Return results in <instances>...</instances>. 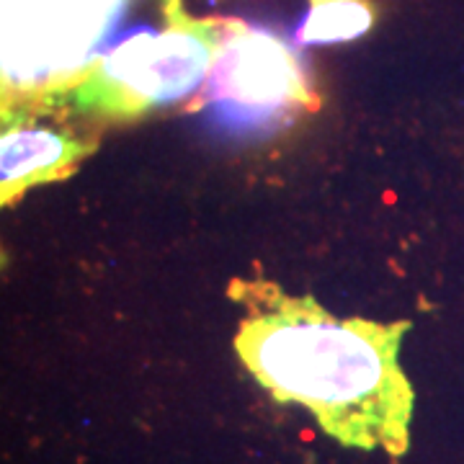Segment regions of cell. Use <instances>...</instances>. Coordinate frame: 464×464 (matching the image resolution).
Listing matches in <instances>:
<instances>
[{
    "mask_svg": "<svg viewBox=\"0 0 464 464\" xmlns=\"http://www.w3.org/2000/svg\"><path fill=\"white\" fill-rule=\"evenodd\" d=\"M248 315L235 351L258 385L300 402L346 446L407 451L413 390L397 361L407 322L338 320L312 297H289L268 281H232Z\"/></svg>",
    "mask_w": 464,
    "mask_h": 464,
    "instance_id": "obj_1",
    "label": "cell"
},
{
    "mask_svg": "<svg viewBox=\"0 0 464 464\" xmlns=\"http://www.w3.org/2000/svg\"><path fill=\"white\" fill-rule=\"evenodd\" d=\"M217 39L207 23H173L163 34H142L119 44L101 64L80 103L111 116H135L155 103L183 98L209 75Z\"/></svg>",
    "mask_w": 464,
    "mask_h": 464,
    "instance_id": "obj_2",
    "label": "cell"
},
{
    "mask_svg": "<svg viewBox=\"0 0 464 464\" xmlns=\"http://www.w3.org/2000/svg\"><path fill=\"white\" fill-rule=\"evenodd\" d=\"M207 101L250 116L315 108L307 80L289 47L245 26H237L217 47L207 75Z\"/></svg>",
    "mask_w": 464,
    "mask_h": 464,
    "instance_id": "obj_3",
    "label": "cell"
},
{
    "mask_svg": "<svg viewBox=\"0 0 464 464\" xmlns=\"http://www.w3.org/2000/svg\"><path fill=\"white\" fill-rule=\"evenodd\" d=\"M96 145L42 127H13L0 145V188L3 204L11 207L31 186L52 183L72 176L78 163Z\"/></svg>",
    "mask_w": 464,
    "mask_h": 464,
    "instance_id": "obj_4",
    "label": "cell"
},
{
    "mask_svg": "<svg viewBox=\"0 0 464 464\" xmlns=\"http://www.w3.org/2000/svg\"><path fill=\"white\" fill-rule=\"evenodd\" d=\"M371 21L374 13L366 0H312L297 36L302 44L349 42L364 34Z\"/></svg>",
    "mask_w": 464,
    "mask_h": 464,
    "instance_id": "obj_5",
    "label": "cell"
}]
</instances>
